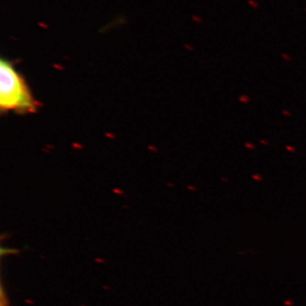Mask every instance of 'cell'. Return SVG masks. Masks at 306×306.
I'll use <instances>...</instances> for the list:
<instances>
[{"instance_id":"6da1fadb","label":"cell","mask_w":306,"mask_h":306,"mask_svg":"<svg viewBox=\"0 0 306 306\" xmlns=\"http://www.w3.org/2000/svg\"><path fill=\"white\" fill-rule=\"evenodd\" d=\"M40 106L22 75L9 60H0V109L2 112L34 113Z\"/></svg>"}]
</instances>
